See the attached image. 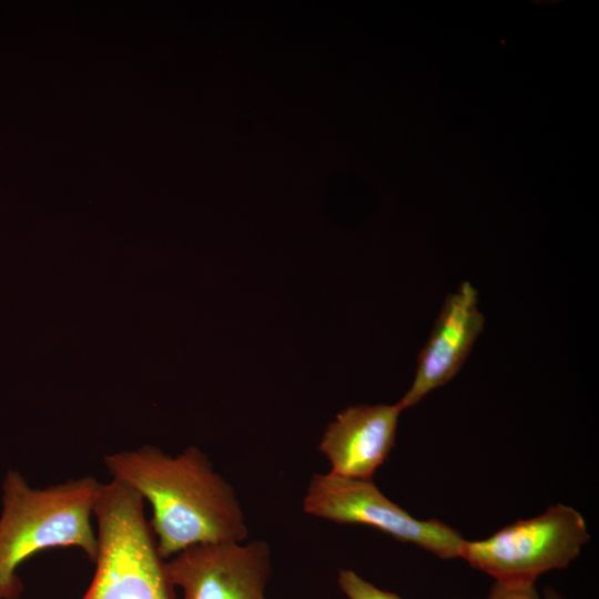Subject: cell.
Instances as JSON below:
<instances>
[{
	"label": "cell",
	"mask_w": 599,
	"mask_h": 599,
	"mask_svg": "<svg viewBox=\"0 0 599 599\" xmlns=\"http://www.w3.org/2000/svg\"><path fill=\"white\" fill-rule=\"evenodd\" d=\"M306 514L336 524L364 525L441 559L460 557L465 538L437 519H417L388 499L372 479L327 474L312 477L303 500Z\"/></svg>",
	"instance_id": "cell-5"
},
{
	"label": "cell",
	"mask_w": 599,
	"mask_h": 599,
	"mask_svg": "<svg viewBox=\"0 0 599 599\" xmlns=\"http://www.w3.org/2000/svg\"><path fill=\"white\" fill-rule=\"evenodd\" d=\"M93 516L99 542L95 571L80 599H176L143 498L122 483L103 484Z\"/></svg>",
	"instance_id": "cell-3"
},
{
	"label": "cell",
	"mask_w": 599,
	"mask_h": 599,
	"mask_svg": "<svg viewBox=\"0 0 599 599\" xmlns=\"http://www.w3.org/2000/svg\"><path fill=\"white\" fill-rule=\"evenodd\" d=\"M264 599H267L266 597Z\"/></svg>",
	"instance_id": "cell-11"
},
{
	"label": "cell",
	"mask_w": 599,
	"mask_h": 599,
	"mask_svg": "<svg viewBox=\"0 0 599 599\" xmlns=\"http://www.w3.org/2000/svg\"><path fill=\"white\" fill-rule=\"evenodd\" d=\"M402 412L397 404H378L351 406L338 413L319 443L329 473L372 479L394 446Z\"/></svg>",
	"instance_id": "cell-8"
},
{
	"label": "cell",
	"mask_w": 599,
	"mask_h": 599,
	"mask_svg": "<svg viewBox=\"0 0 599 599\" xmlns=\"http://www.w3.org/2000/svg\"><path fill=\"white\" fill-rule=\"evenodd\" d=\"M182 599H264L272 573L264 540L199 544L164 561Z\"/></svg>",
	"instance_id": "cell-6"
},
{
	"label": "cell",
	"mask_w": 599,
	"mask_h": 599,
	"mask_svg": "<svg viewBox=\"0 0 599 599\" xmlns=\"http://www.w3.org/2000/svg\"><path fill=\"white\" fill-rule=\"evenodd\" d=\"M112 475L152 508L150 527L162 559L194 545L245 541L248 528L232 486L206 455L189 447L172 457L153 446L104 457Z\"/></svg>",
	"instance_id": "cell-1"
},
{
	"label": "cell",
	"mask_w": 599,
	"mask_h": 599,
	"mask_svg": "<svg viewBox=\"0 0 599 599\" xmlns=\"http://www.w3.org/2000/svg\"><path fill=\"white\" fill-rule=\"evenodd\" d=\"M488 599H566L556 591L549 590L542 597L535 586H504L495 583Z\"/></svg>",
	"instance_id": "cell-10"
},
{
	"label": "cell",
	"mask_w": 599,
	"mask_h": 599,
	"mask_svg": "<svg viewBox=\"0 0 599 599\" xmlns=\"http://www.w3.org/2000/svg\"><path fill=\"white\" fill-rule=\"evenodd\" d=\"M100 486L87 476L33 488L18 470L7 471L0 514V599H20L23 583L17 570L43 550L77 547L95 561L99 542L91 518Z\"/></svg>",
	"instance_id": "cell-2"
},
{
	"label": "cell",
	"mask_w": 599,
	"mask_h": 599,
	"mask_svg": "<svg viewBox=\"0 0 599 599\" xmlns=\"http://www.w3.org/2000/svg\"><path fill=\"white\" fill-rule=\"evenodd\" d=\"M590 535L582 515L557 504L480 540L465 539L460 557L504 586H535L542 573L570 565Z\"/></svg>",
	"instance_id": "cell-4"
},
{
	"label": "cell",
	"mask_w": 599,
	"mask_h": 599,
	"mask_svg": "<svg viewBox=\"0 0 599 599\" xmlns=\"http://www.w3.org/2000/svg\"><path fill=\"white\" fill-rule=\"evenodd\" d=\"M337 582L348 599H403L394 592L377 588L352 569H342Z\"/></svg>",
	"instance_id": "cell-9"
},
{
	"label": "cell",
	"mask_w": 599,
	"mask_h": 599,
	"mask_svg": "<svg viewBox=\"0 0 599 599\" xmlns=\"http://www.w3.org/2000/svg\"><path fill=\"white\" fill-rule=\"evenodd\" d=\"M476 288L464 282L449 294L435 326L417 358L409 389L397 403L402 410L418 404L432 390L445 385L460 370L483 331Z\"/></svg>",
	"instance_id": "cell-7"
}]
</instances>
